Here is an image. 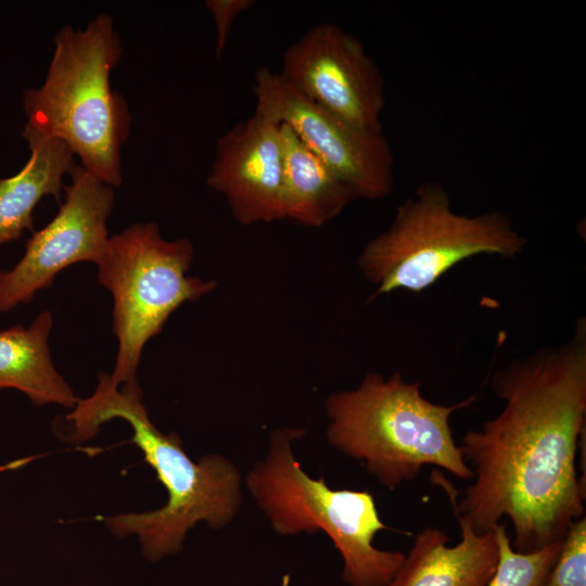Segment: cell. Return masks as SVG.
<instances>
[{
  "label": "cell",
  "mask_w": 586,
  "mask_h": 586,
  "mask_svg": "<svg viewBox=\"0 0 586 586\" xmlns=\"http://www.w3.org/2000/svg\"><path fill=\"white\" fill-rule=\"evenodd\" d=\"M279 124L284 219L307 227H321L357 199L351 188L288 125Z\"/></svg>",
  "instance_id": "obj_14"
},
{
  "label": "cell",
  "mask_w": 586,
  "mask_h": 586,
  "mask_svg": "<svg viewBox=\"0 0 586 586\" xmlns=\"http://www.w3.org/2000/svg\"><path fill=\"white\" fill-rule=\"evenodd\" d=\"M254 5L253 0H207L205 7L209 11L216 26V55L220 58L233 24L239 15Z\"/></svg>",
  "instance_id": "obj_18"
},
{
  "label": "cell",
  "mask_w": 586,
  "mask_h": 586,
  "mask_svg": "<svg viewBox=\"0 0 586 586\" xmlns=\"http://www.w3.org/2000/svg\"><path fill=\"white\" fill-rule=\"evenodd\" d=\"M498 563L488 586H546L561 542L531 552L515 551L511 546L506 522L495 528Z\"/></svg>",
  "instance_id": "obj_16"
},
{
  "label": "cell",
  "mask_w": 586,
  "mask_h": 586,
  "mask_svg": "<svg viewBox=\"0 0 586 586\" xmlns=\"http://www.w3.org/2000/svg\"><path fill=\"white\" fill-rule=\"evenodd\" d=\"M255 113L288 125L354 192L379 200L394 188V156L382 130L359 127L313 103L268 67L254 75Z\"/></svg>",
  "instance_id": "obj_8"
},
{
  "label": "cell",
  "mask_w": 586,
  "mask_h": 586,
  "mask_svg": "<svg viewBox=\"0 0 586 586\" xmlns=\"http://www.w3.org/2000/svg\"><path fill=\"white\" fill-rule=\"evenodd\" d=\"M122 54L109 14L85 29L65 25L54 37L44 81L23 93V131L64 142L87 173L113 188L123 180L120 149L131 123L125 99L110 81Z\"/></svg>",
  "instance_id": "obj_3"
},
{
  "label": "cell",
  "mask_w": 586,
  "mask_h": 586,
  "mask_svg": "<svg viewBox=\"0 0 586 586\" xmlns=\"http://www.w3.org/2000/svg\"><path fill=\"white\" fill-rule=\"evenodd\" d=\"M22 136L30 156L17 174L0 179V246L33 231L37 204L48 195L60 202L63 178L78 165L64 142L27 131Z\"/></svg>",
  "instance_id": "obj_13"
},
{
  "label": "cell",
  "mask_w": 586,
  "mask_h": 586,
  "mask_svg": "<svg viewBox=\"0 0 586 586\" xmlns=\"http://www.w3.org/2000/svg\"><path fill=\"white\" fill-rule=\"evenodd\" d=\"M546 586H586V518L565 532Z\"/></svg>",
  "instance_id": "obj_17"
},
{
  "label": "cell",
  "mask_w": 586,
  "mask_h": 586,
  "mask_svg": "<svg viewBox=\"0 0 586 586\" xmlns=\"http://www.w3.org/2000/svg\"><path fill=\"white\" fill-rule=\"evenodd\" d=\"M281 78L303 97L359 126L382 130L384 80L362 43L333 23L308 29L282 58Z\"/></svg>",
  "instance_id": "obj_10"
},
{
  "label": "cell",
  "mask_w": 586,
  "mask_h": 586,
  "mask_svg": "<svg viewBox=\"0 0 586 586\" xmlns=\"http://www.w3.org/2000/svg\"><path fill=\"white\" fill-rule=\"evenodd\" d=\"M206 184L242 225L284 219L280 124L254 112L220 136Z\"/></svg>",
  "instance_id": "obj_11"
},
{
  "label": "cell",
  "mask_w": 586,
  "mask_h": 586,
  "mask_svg": "<svg viewBox=\"0 0 586 586\" xmlns=\"http://www.w3.org/2000/svg\"><path fill=\"white\" fill-rule=\"evenodd\" d=\"M491 388L504 408L459 444L473 474L462 498L442 475L434 480L477 533L509 520L512 548L531 552L561 542L585 515L576 455L586 420V319L566 342L496 370Z\"/></svg>",
  "instance_id": "obj_1"
},
{
  "label": "cell",
  "mask_w": 586,
  "mask_h": 586,
  "mask_svg": "<svg viewBox=\"0 0 586 586\" xmlns=\"http://www.w3.org/2000/svg\"><path fill=\"white\" fill-rule=\"evenodd\" d=\"M475 396L453 405L425 398L418 381L400 371L368 372L354 388L330 394L324 403L330 445L360 462L390 491L417 479L424 466L462 481L473 476L454 438L450 418Z\"/></svg>",
  "instance_id": "obj_4"
},
{
  "label": "cell",
  "mask_w": 586,
  "mask_h": 586,
  "mask_svg": "<svg viewBox=\"0 0 586 586\" xmlns=\"http://www.w3.org/2000/svg\"><path fill=\"white\" fill-rule=\"evenodd\" d=\"M302 428L284 426L269 435L265 457L247 472L244 484L272 530L282 536L323 532L343 560L348 586H386L405 553L375 547L379 532L392 530L380 518L368 491L334 489L323 476L307 474L294 456Z\"/></svg>",
  "instance_id": "obj_5"
},
{
  "label": "cell",
  "mask_w": 586,
  "mask_h": 586,
  "mask_svg": "<svg viewBox=\"0 0 586 586\" xmlns=\"http://www.w3.org/2000/svg\"><path fill=\"white\" fill-rule=\"evenodd\" d=\"M455 515L460 542L449 546L446 532L424 527L386 586H488L499 557L495 530L477 533L469 520Z\"/></svg>",
  "instance_id": "obj_12"
},
{
  "label": "cell",
  "mask_w": 586,
  "mask_h": 586,
  "mask_svg": "<svg viewBox=\"0 0 586 586\" xmlns=\"http://www.w3.org/2000/svg\"><path fill=\"white\" fill-rule=\"evenodd\" d=\"M526 244L506 213L459 214L443 183L426 181L364 246L358 267L374 288L372 297L396 290L420 293L463 260L484 254L512 259Z\"/></svg>",
  "instance_id": "obj_6"
},
{
  "label": "cell",
  "mask_w": 586,
  "mask_h": 586,
  "mask_svg": "<svg viewBox=\"0 0 586 586\" xmlns=\"http://www.w3.org/2000/svg\"><path fill=\"white\" fill-rule=\"evenodd\" d=\"M69 176L56 215L33 232L20 262L0 271V311L30 302L63 269L80 262L97 265L102 258L110 238L106 225L114 207V188L80 165Z\"/></svg>",
  "instance_id": "obj_9"
},
{
  "label": "cell",
  "mask_w": 586,
  "mask_h": 586,
  "mask_svg": "<svg viewBox=\"0 0 586 586\" xmlns=\"http://www.w3.org/2000/svg\"><path fill=\"white\" fill-rule=\"evenodd\" d=\"M193 252L188 239L166 240L154 222H137L109 238L97 277L114 301V385L137 382L145 344L182 304L215 289V281L189 275Z\"/></svg>",
  "instance_id": "obj_7"
},
{
  "label": "cell",
  "mask_w": 586,
  "mask_h": 586,
  "mask_svg": "<svg viewBox=\"0 0 586 586\" xmlns=\"http://www.w3.org/2000/svg\"><path fill=\"white\" fill-rule=\"evenodd\" d=\"M116 418L132 428L131 441L155 470L168 499L156 510L105 518L110 531L118 537L136 534L143 556L158 561L180 552L187 533L199 522L219 530L234 520L243 502L238 467L218 454L193 461L176 433L166 434L151 421L137 382L119 387L112 383L110 373L100 372L94 392L78 399L65 417L73 426L69 440L85 442Z\"/></svg>",
  "instance_id": "obj_2"
},
{
  "label": "cell",
  "mask_w": 586,
  "mask_h": 586,
  "mask_svg": "<svg viewBox=\"0 0 586 586\" xmlns=\"http://www.w3.org/2000/svg\"><path fill=\"white\" fill-rule=\"evenodd\" d=\"M53 326L49 310L28 327L0 330V392L15 388L34 405L58 404L74 408L78 398L53 365L49 336Z\"/></svg>",
  "instance_id": "obj_15"
}]
</instances>
